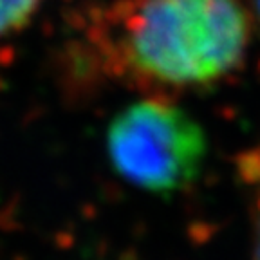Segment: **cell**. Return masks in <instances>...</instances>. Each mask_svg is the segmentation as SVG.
<instances>
[{"label": "cell", "instance_id": "6da1fadb", "mask_svg": "<svg viewBox=\"0 0 260 260\" xmlns=\"http://www.w3.org/2000/svg\"><path fill=\"white\" fill-rule=\"evenodd\" d=\"M109 53L148 89L215 85L242 65L253 40L244 0H119L109 15Z\"/></svg>", "mask_w": 260, "mask_h": 260}, {"label": "cell", "instance_id": "7a4b0ae2", "mask_svg": "<svg viewBox=\"0 0 260 260\" xmlns=\"http://www.w3.org/2000/svg\"><path fill=\"white\" fill-rule=\"evenodd\" d=\"M110 167L146 193L170 197L199 179L208 157V136L184 107L152 94L114 114L105 132Z\"/></svg>", "mask_w": 260, "mask_h": 260}, {"label": "cell", "instance_id": "3957f363", "mask_svg": "<svg viewBox=\"0 0 260 260\" xmlns=\"http://www.w3.org/2000/svg\"><path fill=\"white\" fill-rule=\"evenodd\" d=\"M47 0H0V40L22 32Z\"/></svg>", "mask_w": 260, "mask_h": 260}, {"label": "cell", "instance_id": "277c9868", "mask_svg": "<svg viewBox=\"0 0 260 260\" xmlns=\"http://www.w3.org/2000/svg\"><path fill=\"white\" fill-rule=\"evenodd\" d=\"M242 174L253 195V260H260V154L246 157Z\"/></svg>", "mask_w": 260, "mask_h": 260}, {"label": "cell", "instance_id": "5b68a950", "mask_svg": "<svg viewBox=\"0 0 260 260\" xmlns=\"http://www.w3.org/2000/svg\"><path fill=\"white\" fill-rule=\"evenodd\" d=\"M251 13H253V18L255 22H260V0H251Z\"/></svg>", "mask_w": 260, "mask_h": 260}]
</instances>
